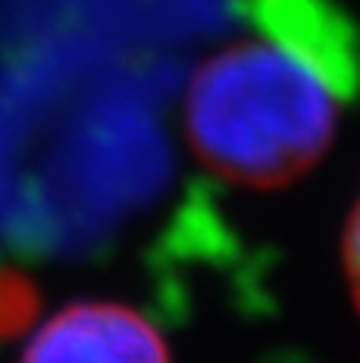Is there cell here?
I'll return each instance as SVG.
<instances>
[{
    "mask_svg": "<svg viewBox=\"0 0 360 363\" xmlns=\"http://www.w3.org/2000/svg\"><path fill=\"white\" fill-rule=\"evenodd\" d=\"M342 264H344V281H348L351 300H354L357 313H360V198L351 207V217L344 223V236H342Z\"/></svg>",
    "mask_w": 360,
    "mask_h": 363,
    "instance_id": "cell-3",
    "label": "cell"
},
{
    "mask_svg": "<svg viewBox=\"0 0 360 363\" xmlns=\"http://www.w3.org/2000/svg\"><path fill=\"white\" fill-rule=\"evenodd\" d=\"M19 363H172L163 335L121 303H70L29 338Z\"/></svg>",
    "mask_w": 360,
    "mask_h": 363,
    "instance_id": "cell-2",
    "label": "cell"
},
{
    "mask_svg": "<svg viewBox=\"0 0 360 363\" xmlns=\"http://www.w3.org/2000/svg\"><path fill=\"white\" fill-rule=\"evenodd\" d=\"M259 35L223 45L189 80L182 131L214 176L284 188L329 153L360 89L354 23L332 0H249Z\"/></svg>",
    "mask_w": 360,
    "mask_h": 363,
    "instance_id": "cell-1",
    "label": "cell"
}]
</instances>
